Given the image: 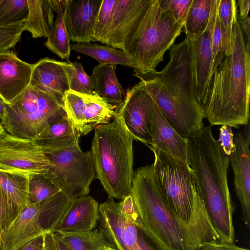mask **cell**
I'll list each match as a JSON object with an SVG mask.
<instances>
[{
  "mask_svg": "<svg viewBox=\"0 0 250 250\" xmlns=\"http://www.w3.org/2000/svg\"><path fill=\"white\" fill-rule=\"evenodd\" d=\"M59 0H27L28 15L23 27L33 38H48Z\"/></svg>",
  "mask_w": 250,
  "mask_h": 250,
  "instance_id": "cell-25",
  "label": "cell"
},
{
  "mask_svg": "<svg viewBox=\"0 0 250 250\" xmlns=\"http://www.w3.org/2000/svg\"><path fill=\"white\" fill-rule=\"evenodd\" d=\"M195 250H250L235 245L233 243L221 242H204L199 245Z\"/></svg>",
  "mask_w": 250,
  "mask_h": 250,
  "instance_id": "cell-43",
  "label": "cell"
},
{
  "mask_svg": "<svg viewBox=\"0 0 250 250\" xmlns=\"http://www.w3.org/2000/svg\"><path fill=\"white\" fill-rule=\"evenodd\" d=\"M51 163L33 140L6 132L0 139V170L29 175L46 174Z\"/></svg>",
  "mask_w": 250,
  "mask_h": 250,
  "instance_id": "cell-11",
  "label": "cell"
},
{
  "mask_svg": "<svg viewBox=\"0 0 250 250\" xmlns=\"http://www.w3.org/2000/svg\"><path fill=\"white\" fill-rule=\"evenodd\" d=\"M116 65L99 64L90 75L94 93L114 107L120 105L125 96L116 76Z\"/></svg>",
  "mask_w": 250,
  "mask_h": 250,
  "instance_id": "cell-24",
  "label": "cell"
},
{
  "mask_svg": "<svg viewBox=\"0 0 250 250\" xmlns=\"http://www.w3.org/2000/svg\"></svg>",
  "mask_w": 250,
  "mask_h": 250,
  "instance_id": "cell-51",
  "label": "cell"
},
{
  "mask_svg": "<svg viewBox=\"0 0 250 250\" xmlns=\"http://www.w3.org/2000/svg\"><path fill=\"white\" fill-rule=\"evenodd\" d=\"M70 90L86 95L95 94L91 77L85 72L80 62L70 61L67 62Z\"/></svg>",
  "mask_w": 250,
  "mask_h": 250,
  "instance_id": "cell-35",
  "label": "cell"
},
{
  "mask_svg": "<svg viewBox=\"0 0 250 250\" xmlns=\"http://www.w3.org/2000/svg\"><path fill=\"white\" fill-rule=\"evenodd\" d=\"M7 104L0 97V121L3 119Z\"/></svg>",
  "mask_w": 250,
  "mask_h": 250,
  "instance_id": "cell-47",
  "label": "cell"
},
{
  "mask_svg": "<svg viewBox=\"0 0 250 250\" xmlns=\"http://www.w3.org/2000/svg\"><path fill=\"white\" fill-rule=\"evenodd\" d=\"M99 229L116 250H167L146 227L138 212L127 216L108 199L99 206Z\"/></svg>",
  "mask_w": 250,
  "mask_h": 250,
  "instance_id": "cell-9",
  "label": "cell"
},
{
  "mask_svg": "<svg viewBox=\"0 0 250 250\" xmlns=\"http://www.w3.org/2000/svg\"><path fill=\"white\" fill-rule=\"evenodd\" d=\"M241 30L243 32L244 39L247 45L250 46V17L248 16L245 18L237 17Z\"/></svg>",
  "mask_w": 250,
  "mask_h": 250,
  "instance_id": "cell-45",
  "label": "cell"
},
{
  "mask_svg": "<svg viewBox=\"0 0 250 250\" xmlns=\"http://www.w3.org/2000/svg\"><path fill=\"white\" fill-rule=\"evenodd\" d=\"M71 50L89 56L101 64H120L132 68L128 56L122 50L95 43H79L71 45Z\"/></svg>",
  "mask_w": 250,
  "mask_h": 250,
  "instance_id": "cell-29",
  "label": "cell"
},
{
  "mask_svg": "<svg viewBox=\"0 0 250 250\" xmlns=\"http://www.w3.org/2000/svg\"><path fill=\"white\" fill-rule=\"evenodd\" d=\"M169 62L146 79L144 87L174 128L189 139L204 127V110L195 97L192 82L190 42L186 36L169 50Z\"/></svg>",
  "mask_w": 250,
  "mask_h": 250,
  "instance_id": "cell-2",
  "label": "cell"
},
{
  "mask_svg": "<svg viewBox=\"0 0 250 250\" xmlns=\"http://www.w3.org/2000/svg\"><path fill=\"white\" fill-rule=\"evenodd\" d=\"M51 165L46 175L71 201L88 195L89 187L96 178L91 150L83 151L77 144L44 153Z\"/></svg>",
  "mask_w": 250,
  "mask_h": 250,
  "instance_id": "cell-10",
  "label": "cell"
},
{
  "mask_svg": "<svg viewBox=\"0 0 250 250\" xmlns=\"http://www.w3.org/2000/svg\"><path fill=\"white\" fill-rule=\"evenodd\" d=\"M154 175L160 191L173 213L190 222L205 208L197 192L190 166L153 146Z\"/></svg>",
  "mask_w": 250,
  "mask_h": 250,
  "instance_id": "cell-7",
  "label": "cell"
},
{
  "mask_svg": "<svg viewBox=\"0 0 250 250\" xmlns=\"http://www.w3.org/2000/svg\"><path fill=\"white\" fill-rule=\"evenodd\" d=\"M152 97L141 81L129 89L123 102L116 109L122 116L133 139L147 146L152 145L149 114Z\"/></svg>",
  "mask_w": 250,
  "mask_h": 250,
  "instance_id": "cell-14",
  "label": "cell"
},
{
  "mask_svg": "<svg viewBox=\"0 0 250 250\" xmlns=\"http://www.w3.org/2000/svg\"><path fill=\"white\" fill-rule=\"evenodd\" d=\"M102 250H116L112 246H106L103 248Z\"/></svg>",
  "mask_w": 250,
  "mask_h": 250,
  "instance_id": "cell-49",
  "label": "cell"
},
{
  "mask_svg": "<svg viewBox=\"0 0 250 250\" xmlns=\"http://www.w3.org/2000/svg\"><path fill=\"white\" fill-rule=\"evenodd\" d=\"M59 235L71 250H102L111 246L104 234L98 229L78 232H54Z\"/></svg>",
  "mask_w": 250,
  "mask_h": 250,
  "instance_id": "cell-30",
  "label": "cell"
},
{
  "mask_svg": "<svg viewBox=\"0 0 250 250\" xmlns=\"http://www.w3.org/2000/svg\"><path fill=\"white\" fill-rule=\"evenodd\" d=\"M63 107L76 130L85 135L98 125L110 122L114 107L101 97L71 90L65 93Z\"/></svg>",
  "mask_w": 250,
  "mask_h": 250,
  "instance_id": "cell-13",
  "label": "cell"
},
{
  "mask_svg": "<svg viewBox=\"0 0 250 250\" xmlns=\"http://www.w3.org/2000/svg\"><path fill=\"white\" fill-rule=\"evenodd\" d=\"M67 62L48 57L32 64L29 87L44 92L63 106L65 93L70 90Z\"/></svg>",
  "mask_w": 250,
  "mask_h": 250,
  "instance_id": "cell-17",
  "label": "cell"
},
{
  "mask_svg": "<svg viewBox=\"0 0 250 250\" xmlns=\"http://www.w3.org/2000/svg\"><path fill=\"white\" fill-rule=\"evenodd\" d=\"M232 31L226 30L221 26L217 15V7L212 36V75L225 57L230 50Z\"/></svg>",
  "mask_w": 250,
  "mask_h": 250,
  "instance_id": "cell-32",
  "label": "cell"
},
{
  "mask_svg": "<svg viewBox=\"0 0 250 250\" xmlns=\"http://www.w3.org/2000/svg\"><path fill=\"white\" fill-rule=\"evenodd\" d=\"M44 236L45 234L36 237L18 250H44Z\"/></svg>",
  "mask_w": 250,
  "mask_h": 250,
  "instance_id": "cell-44",
  "label": "cell"
},
{
  "mask_svg": "<svg viewBox=\"0 0 250 250\" xmlns=\"http://www.w3.org/2000/svg\"><path fill=\"white\" fill-rule=\"evenodd\" d=\"M183 24L172 10L160 0H151L136 27L124 42L121 50L129 58L134 75L143 76L156 71L181 34Z\"/></svg>",
  "mask_w": 250,
  "mask_h": 250,
  "instance_id": "cell-6",
  "label": "cell"
},
{
  "mask_svg": "<svg viewBox=\"0 0 250 250\" xmlns=\"http://www.w3.org/2000/svg\"><path fill=\"white\" fill-rule=\"evenodd\" d=\"M28 15L27 0H0V27L25 21Z\"/></svg>",
  "mask_w": 250,
  "mask_h": 250,
  "instance_id": "cell-34",
  "label": "cell"
},
{
  "mask_svg": "<svg viewBox=\"0 0 250 250\" xmlns=\"http://www.w3.org/2000/svg\"><path fill=\"white\" fill-rule=\"evenodd\" d=\"M131 194L143 223L167 250H195L204 242H219L205 209L190 222L176 216L160 191L152 164L134 172Z\"/></svg>",
  "mask_w": 250,
  "mask_h": 250,
  "instance_id": "cell-1",
  "label": "cell"
},
{
  "mask_svg": "<svg viewBox=\"0 0 250 250\" xmlns=\"http://www.w3.org/2000/svg\"><path fill=\"white\" fill-rule=\"evenodd\" d=\"M118 0H102L94 29V42L106 44Z\"/></svg>",
  "mask_w": 250,
  "mask_h": 250,
  "instance_id": "cell-36",
  "label": "cell"
},
{
  "mask_svg": "<svg viewBox=\"0 0 250 250\" xmlns=\"http://www.w3.org/2000/svg\"><path fill=\"white\" fill-rule=\"evenodd\" d=\"M238 5L239 8V18H245L248 16L249 8L250 6V0H238Z\"/></svg>",
  "mask_w": 250,
  "mask_h": 250,
  "instance_id": "cell-46",
  "label": "cell"
},
{
  "mask_svg": "<svg viewBox=\"0 0 250 250\" xmlns=\"http://www.w3.org/2000/svg\"><path fill=\"white\" fill-rule=\"evenodd\" d=\"M66 0H59L57 15L45 45L51 52L68 62L71 51L69 35L65 24Z\"/></svg>",
  "mask_w": 250,
  "mask_h": 250,
  "instance_id": "cell-27",
  "label": "cell"
},
{
  "mask_svg": "<svg viewBox=\"0 0 250 250\" xmlns=\"http://www.w3.org/2000/svg\"><path fill=\"white\" fill-rule=\"evenodd\" d=\"M70 202L61 191L40 202L39 222L46 233L54 232Z\"/></svg>",
  "mask_w": 250,
  "mask_h": 250,
  "instance_id": "cell-28",
  "label": "cell"
},
{
  "mask_svg": "<svg viewBox=\"0 0 250 250\" xmlns=\"http://www.w3.org/2000/svg\"><path fill=\"white\" fill-rule=\"evenodd\" d=\"M44 250H71L58 234L49 232L44 236Z\"/></svg>",
  "mask_w": 250,
  "mask_h": 250,
  "instance_id": "cell-42",
  "label": "cell"
},
{
  "mask_svg": "<svg viewBox=\"0 0 250 250\" xmlns=\"http://www.w3.org/2000/svg\"><path fill=\"white\" fill-rule=\"evenodd\" d=\"M29 179L28 174L0 170V187L10 200L14 219L29 204Z\"/></svg>",
  "mask_w": 250,
  "mask_h": 250,
  "instance_id": "cell-26",
  "label": "cell"
},
{
  "mask_svg": "<svg viewBox=\"0 0 250 250\" xmlns=\"http://www.w3.org/2000/svg\"><path fill=\"white\" fill-rule=\"evenodd\" d=\"M151 0H118L106 45L120 50L136 27Z\"/></svg>",
  "mask_w": 250,
  "mask_h": 250,
  "instance_id": "cell-19",
  "label": "cell"
},
{
  "mask_svg": "<svg viewBox=\"0 0 250 250\" xmlns=\"http://www.w3.org/2000/svg\"><path fill=\"white\" fill-rule=\"evenodd\" d=\"M61 191L46 174L29 175L28 202L35 204L43 201Z\"/></svg>",
  "mask_w": 250,
  "mask_h": 250,
  "instance_id": "cell-33",
  "label": "cell"
},
{
  "mask_svg": "<svg viewBox=\"0 0 250 250\" xmlns=\"http://www.w3.org/2000/svg\"><path fill=\"white\" fill-rule=\"evenodd\" d=\"M188 144L195 189L219 242L233 243V208L228 183L229 157L224 153L211 126L189 138Z\"/></svg>",
  "mask_w": 250,
  "mask_h": 250,
  "instance_id": "cell-3",
  "label": "cell"
},
{
  "mask_svg": "<svg viewBox=\"0 0 250 250\" xmlns=\"http://www.w3.org/2000/svg\"><path fill=\"white\" fill-rule=\"evenodd\" d=\"M173 11L176 20L183 24L192 0H160Z\"/></svg>",
  "mask_w": 250,
  "mask_h": 250,
  "instance_id": "cell-41",
  "label": "cell"
},
{
  "mask_svg": "<svg viewBox=\"0 0 250 250\" xmlns=\"http://www.w3.org/2000/svg\"><path fill=\"white\" fill-rule=\"evenodd\" d=\"M40 202L28 204L3 232L0 250H18L36 237L46 234L39 218Z\"/></svg>",
  "mask_w": 250,
  "mask_h": 250,
  "instance_id": "cell-21",
  "label": "cell"
},
{
  "mask_svg": "<svg viewBox=\"0 0 250 250\" xmlns=\"http://www.w3.org/2000/svg\"><path fill=\"white\" fill-rule=\"evenodd\" d=\"M25 21L0 27V52L8 51L19 41Z\"/></svg>",
  "mask_w": 250,
  "mask_h": 250,
  "instance_id": "cell-38",
  "label": "cell"
},
{
  "mask_svg": "<svg viewBox=\"0 0 250 250\" xmlns=\"http://www.w3.org/2000/svg\"><path fill=\"white\" fill-rule=\"evenodd\" d=\"M33 65L8 51L0 52V97L11 104L29 86Z\"/></svg>",
  "mask_w": 250,
  "mask_h": 250,
  "instance_id": "cell-20",
  "label": "cell"
},
{
  "mask_svg": "<svg viewBox=\"0 0 250 250\" xmlns=\"http://www.w3.org/2000/svg\"><path fill=\"white\" fill-rule=\"evenodd\" d=\"M80 135L66 116L51 123L33 141L44 153H47L79 144Z\"/></svg>",
  "mask_w": 250,
  "mask_h": 250,
  "instance_id": "cell-23",
  "label": "cell"
},
{
  "mask_svg": "<svg viewBox=\"0 0 250 250\" xmlns=\"http://www.w3.org/2000/svg\"><path fill=\"white\" fill-rule=\"evenodd\" d=\"M1 232L0 229V242H1Z\"/></svg>",
  "mask_w": 250,
  "mask_h": 250,
  "instance_id": "cell-50",
  "label": "cell"
},
{
  "mask_svg": "<svg viewBox=\"0 0 250 250\" xmlns=\"http://www.w3.org/2000/svg\"><path fill=\"white\" fill-rule=\"evenodd\" d=\"M99 216L98 202L90 196H81L71 201L54 232L91 230L96 226Z\"/></svg>",
  "mask_w": 250,
  "mask_h": 250,
  "instance_id": "cell-22",
  "label": "cell"
},
{
  "mask_svg": "<svg viewBox=\"0 0 250 250\" xmlns=\"http://www.w3.org/2000/svg\"><path fill=\"white\" fill-rule=\"evenodd\" d=\"M219 137L217 140L224 153L230 156L235 149L234 134L232 127L223 125L219 129Z\"/></svg>",
  "mask_w": 250,
  "mask_h": 250,
  "instance_id": "cell-40",
  "label": "cell"
},
{
  "mask_svg": "<svg viewBox=\"0 0 250 250\" xmlns=\"http://www.w3.org/2000/svg\"><path fill=\"white\" fill-rule=\"evenodd\" d=\"M234 136L235 149L229 156L235 191L240 204L243 219L250 227V129L249 123Z\"/></svg>",
  "mask_w": 250,
  "mask_h": 250,
  "instance_id": "cell-15",
  "label": "cell"
},
{
  "mask_svg": "<svg viewBox=\"0 0 250 250\" xmlns=\"http://www.w3.org/2000/svg\"><path fill=\"white\" fill-rule=\"evenodd\" d=\"M66 116L63 106L47 94L29 86L7 104L0 123L7 133L33 140L51 123Z\"/></svg>",
  "mask_w": 250,
  "mask_h": 250,
  "instance_id": "cell-8",
  "label": "cell"
},
{
  "mask_svg": "<svg viewBox=\"0 0 250 250\" xmlns=\"http://www.w3.org/2000/svg\"><path fill=\"white\" fill-rule=\"evenodd\" d=\"M91 154L96 178L108 198L123 199L131 193L133 171V138L116 110L112 121L94 129Z\"/></svg>",
  "mask_w": 250,
  "mask_h": 250,
  "instance_id": "cell-5",
  "label": "cell"
},
{
  "mask_svg": "<svg viewBox=\"0 0 250 250\" xmlns=\"http://www.w3.org/2000/svg\"><path fill=\"white\" fill-rule=\"evenodd\" d=\"M5 131L2 127L0 122V139L2 136V135L5 133Z\"/></svg>",
  "mask_w": 250,
  "mask_h": 250,
  "instance_id": "cell-48",
  "label": "cell"
},
{
  "mask_svg": "<svg viewBox=\"0 0 250 250\" xmlns=\"http://www.w3.org/2000/svg\"><path fill=\"white\" fill-rule=\"evenodd\" d=\"M149 129L152 139L151 146L189 166L188 139L181 136L174 128L152 97L149 109Z\"/></svg>",
  "mask_w": 250,
  "mask_h": 250,
  "instance_id": "cell-16",
  "label": "cell"
},
{
  "mask_svg": "<svg viewBox=\"0 0 250 250\" xmlns=\"http://www.w3.org/2000/svg\"><path fill=\"white\" fill-rule=\"evenodd\" d=\"M250 50L237 19L231 50L212 74L203 107L211 125L238 128L249 123Z\"/></svg>",
  "mask_w": 250,
  "mask_h": 250,
  "instance_id": "cell-4",
  "label": "cell"
},
{
  "mask_svg": "<svg viewBox=\"0 0 250 250\" xmlns=\"http://www.w3.org/2000/svg\"><path fill=\"white\" fill-rule=\"evenodd\" d=\"M102 0H66L65 24L70 40L94 42V29Z\"/></svg>",
  "mask_w": 250,
  "mask_h": 250,
  "instance_id": "cell-18",
  "label": "cell"
},
{
  "mask_svg": "<svg viewBox=\"0 0 250 250\" xmlns=\"http://www.w3.org/2000/svg\"><path fill=\"white\" fill-rule=\"evenodd\" d=\"M14 220L10 200L0 187V229L1 234Z\"/></svg>",
  "mask_w": 250,
  "mask_h": 250,
  "instance_id": "cell-39",
  "label": "cell"
},
{
  "mask_svg": "<svg viewBox=\"0 0 250 250\" xmlns=\"http://www.w3.org/2000/svg\"><path fill=\"white\" fill-rule=\"evenodd\" d=\"M217 7V0H212L207 25L196 37L189 39L194 91L196 100L202 108L212 77V36Z\"/></svg>",
  "mask_w": 250,
  "mask_h": 250,
  "instance_id": "cell-12",
  "label": "cell"
},
{
  "mask_svg": "<svg viewBox=\"0 0 250 250\" xmlns=\"http://www.w3.org/2000/svg\"><path fill=\"white\" fill-rule=\"evenodd\" d=\"M212 0H192L187 13L183 28L189 40L196 37L207 25Z\"/></svg>",
  "mask_w": 250,
  "mask_h": 250,
  "instance_id": "cell-31",
  "label": "cell"
},
{
  "mask_svg": "<svg viewBox=\"0 0 250 250\" xmlns=\"http://www.w3.org/2000/svg\"><path fill=\"white\" fill-rule=\"evenodd\" d=\"M217 15L222 28L232 31L234 23L237 19L236 1L217 0Z\"/></svg>",
  "mask_w": 250,
  "mask_h": 250,
  "instance_id": "cell-37",
  "label": "cell"
}]
</instances>
